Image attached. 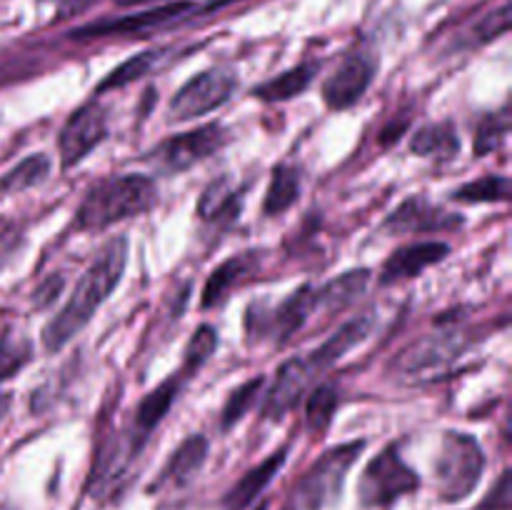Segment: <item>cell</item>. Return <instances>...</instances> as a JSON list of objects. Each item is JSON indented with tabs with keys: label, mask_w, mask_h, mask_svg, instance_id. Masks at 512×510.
<instances>
[{
	"label": "cell",
	"mask_w": 512,
	"mask_h": 510,
	"mask_svg": "<svg viewBox=\"0 0 512 510\" xmlns=\"http://www.w3.org/2000/svg\"><path fill=\"white\" fill-rule=\"evenodd\" d=\"M125 263H128V240L118 235L100 248L93 263L75 283L65 308L43 328V345L48 353L63 350L90 323L100 305L118 288L125 273Z\"/></svg>",
	"instance_id": "cell-1"
},
{
	"label": "cell",
	"mask_w": 512,
	"mask_h": 510,
	"mask_svg": "<svg viewBox=\"0 0 512 510\" xmlns=\"http://www.w3.org/2000/svg\"><path fill=\"white\" fill-rule=\"evenodd\" d=\"M158 200L155 180L148 175H108L93 183L73 218L78 233H100L120 220L148 213Z\"/></svg>",
	"instance_id": "cell-2"
},
{
	"label": "cell",
	"mask_w": 512,
	"mask_h": 510,
	"mask_svg": "<svg viewBox=\"0 0 512 510\" xmlns=\"http://www.w3.org/2000/svg\"><path fill=\"white\" fill-rule=\"evenodd\" d=\"M363 450L365 440H355V443H343L325 450L315 460L313 468L295 483L288 510H325L338 503L340 495H343L345 478H348L350 468H353Z\"/></svg>",
	"instance_id": "cell-3"
},
{
	"label": "cell",
	"mask_w": 512,
	"mask_h": 510,
	"mask_svg": "<svg viewBox=\"0 0 512 510\" xmlns=\"http://www.w3.org/2000/svg\"><path fill=\"white\" fill-rule=\"evenodd\" d=\"M485 470V453L468 433H445L435 460V485L445 503H460L478 488Z\"/></svg>",
	"instance_id": "cell-4"
},
{
	"label": "cell",
	"mask_w": 512,
	"mask_h": 510,
	"mask_svg": "<svg viewBox=\"0 0 512 510\" xmlns=\"http://www.w3.org/2000/svg\"><path fill=\"white\" fill-rule=\"evenodd\" d=\"M420 488V478L403 460L398 445L380 450L358 480V500L368 510H388Z\"/></svg>",
	"instance_id": "cell-5"
},
{
	"label": "cell",
	"mask_w": 512,
	"mask_h": 510,
	"mask_svg": "<svg viewBox=\"0 0 512 510\" xmlns=\"http://www.w3.org/2000/svg\"><path fill=\"white\" fill-rule=\"evenodd\" d=\"M193 15H198V5L190 0H173V3L153 5L140 13L123 15L113 20H98V23L83 25L73 30L70 38L75 40H93V38H113V35H145L153 30L173 28V25L188 23Z\"/></svg>",
	"instance_id": "cell-6"
},
{
	"label": "cell",
	"mask_w": 512,
	"mask_h": 510,
	"mask_svg": "<svg viewBox=\"0 0 512 510\" xmlns=\"http://www.w3.org/2000/svg\"><path fill=\"white\" fill-rule=\"evenodd\" d=\"M238 88V78L228 68H208L190 78L170 100V118L183 123V120L203 118L213 113L220 105L230 100V95Z\"/></svg>",
	"instance_id": "cell-7"
},
{
	"label": "cell",
	"mask_w": 512,
	"mask_h": 510,
	"mask_svg": "<svg viewBox=\"0 0 512 510\" xmlns=\"http://www.w3.org/2000/svg\"><path fill=\"white\" fill-rule=\"evenodd\" d=\"M225 140H228V133H225L223 125H203V128H195L190 133H180L163 140L150 153V160H155L165 173H183V170L203 163L215 150L223 148Z\"/></svg>",
	"instance_id": "cell-8"
},
{
	"label": "cell",
	"mask_w": 512,
	"mask_h": 510,
	"mask_svg": "<svg viewBox=\"0 0 512 510\" xmlns=\"http://www.w3.org/2000/svg\"><path fill=\"white\" fill-rule=\"evenodd\" d=\"M108 135V113L100 103H85L83 108L75 110L63 125L58 138L60 163L63 168L78 165L90 150L98 148Z\"/></svg>",
	"instance_id": "cell-9"
},
{
	"label": "cell",
	"mask_w": 512,
	"mask_h": 510,
	"mask_svg": "<svg viewBox=\"0 0 512 510\" xmlns=\"http://www.w3.org/2000/svg\"><path fill=\"white\" fill-rule=\"evenodd\" d=\"M318 378L320 375L315 373V368L310 365L308 355L285 360V363L278 368V373H275V380L273 385H270V390L265 393L263 418L273 420V423L283 420L285 415L300 403V398L308 393L310 385H313Z\"/></svg>",
	"instance_id": "cell-10"
},
{
	"label": "cell",
	"mask_w": 512,
	"mask_h": 510,
	"mask_svg": "<svg viewBox=\"0 0 512 510\" xmlns=\"http://www.w3.org/2000/svg\"><path fill=\"white\" fill-rule=\"evenodd\" d=\"M375 70H378V63L370 53L345 55L333 75L323 83L325 105L333 110H345L358 103L373 83Z\"/></svg>",
	"instance_id": "cell-11"
},
{
	"label": "cell",
	"mask_w": 512,
	"mask_h": 510,
	"mask_svg": "<svg viewBox=\"0 0 512 510\" xmlns=\"http://www.w3.org/2000/svg\"><path fill=\"white\" fill-rule=\"evenodd\" d=\"M468 345L470 335L460 333V330L430 335V338L418 340V343L410 345L408 350H403L398 363H395V368L405 375L435 373V370L448 368L455 358H460V353H465Z\"/></svg>",
	"instance_id": "cell-12"
},
{
	"label": "cell",
	"mask_w": 512,
	"mask_h": 510,
	"mask_svg": "<svg viewBox=\"0 0 512 510\" xmlns=\"http://www.w3.org/2000/svg\"><path fill=\"white\" fill-rule=\"evenodd\" d=\"M463 225V218L455 213H448L440 205L430 203L423 195H413V198L403 200L393 213L385 218L383 228L393 235H408V233H443V230H453Z\"/></svg>",
	"instance_id": "cell-13"
},
{
	"label": "cell",
	"mask_w": 512,
	"mask_h": 510,
	"mask_svg": "<svg viewBox=\"0 0 512 510\" xmlns=\"http://www.w3.org/2000/svg\"><path fill=\"white\" fill-rule=\"evenodd\" d=\"M185 380H188V375L180 373L178 370V373L170 375V378H165L158 388H153L143 400H140L138 408H135V415H133V425H130V430L125 433L135 448L143 450L148 435L158 428L160 420L168 415V410L173 408V403L178 400Z\"/></svg>",
	"instance_id": "cell-14"
},
{
	"label": "cell",
	"mask_w": 512,
	"mask_h": 510,
	"mask_svg": "<svg viewBox=\"0 0 512 510\" xmlns=\"http://www.w3.org/2000/svg\"><path fill=\"white\" fill-rule=\"evenodd\" d=\"M450 253V245L443 240H423V243H410L398 248L380 270V285H393L400 280L418 278L430 265H438Z\"/></svg>",
	"instance_id": "cell-15"
},
{
	"label": "cell",
	"mask_w": 512,
	"mask_h": 510,
	"mask_svg": "<svg viewBox=\"0 0 512 510\" xmlns=\"http://www.w3.org/2000/svg\"><path fill=\"white\" fill-rule=\"evenodd\" d=\"M315 313H318V308H315V288L313 285H303V288L295 290L290 298H285L283 303L275 305L268 313V323L260 325L255 333L265 330L270 338H275V343L285 345Z\"/></svg>",
	"instance_id": "cell-16"
},
{
	"label": "cell",
	"mask_w": 512,
	"mask_h": 510,
	"mask_svg": "<svg viewBox=\"0 0 512 510\" xmlns=\"http://www.w3.org/2000/svg\"><path fill=\"white\" fill-rule=\"evenodd\" d=\"M375 328V315L373 313H365L358 315V318L348 320V323L340 325L333 335H330L325 343H320L313 353H308L310 365L318 370V375H323L325 370L333 368L345 353H350L353 348H358Z\"/></svg>",
	"instance_id": "cell-17"
},
{
	"label": "cell",
	"mask_w": 512,
	"mask_h": 510,
	"mask_svg": "<svg viewBox=\"0 0 512 510\" xmlns=\"http://www.w3.org/2000/svg\"><path fill=\"white\" fill-rule=\"evenodd\" d=\"M205 458H208V438L200 433L188 435V438L173 450V455L168 458L165 468L160 470L153 488H183V485H188L190 480L198 475Z\"/></svg>",
	"instance_id": "cell-18"
},
{
	"label": "cell",
	"mask_w": 512,
	"mask_h": 510,
	"mask_svg": "<svg viewBox=\"0 0 512 510\" xmlns=\"http://www.w3.org/2000/svg\"><path fill=\"white\" fill-rule=\"evenodd\" d=\"M285 458H288V450L280 448L278 453H273L270 458H265L263 463L255 465L253 470L243 475L233 488L225 493L223 508L225 510H245L255 503V500L263 495V490L273 483L275 475L280 473V468L285 465Z\"/></svg>",
	"instance_id": "cell-19"
},
{
	"label": "cell",
	"mask_w": 512,
	"mask_h": 510,
	"mask_svg": "<svg viewBox=\"0 0 512 510\" xmlns=\"http://www.w3.org/2000/svg\"><path fill=\"white\" fill-rule=\"evenodd\" d=\"M258 270V253H240L220 263L210 273L208 283L203 288V308H215L230 295V290L238 288L245 278Z\"/></svg>",
	"instance_id": "cell-20"
},
{
	"label": "cell",
	"mask_w": 512,
	"mask_h": 510,
	"mask_svg": "<svg viewBox=\"0 0 512 510\" xmlns=\"http://www.w3.org/2000/svg\"><path fill=\"white\" fill-rule=\"evenodd\" d=\"M368 280L370 273L365 268L338 275L335 280L325 283L323 288H315V308H318V313H340L368 288Z\"/></svg>",
	"instance_id": "cell-21"
},
{
	"label": "cell",
	"mask_w": 512,
	"mask_h": 510,
	"mask_svg": "<svg viewBox=\"0 0 512 510\" xmlns=\"http://www.w3.org/2000/svg\"><path fill=\"white\" fill-rule=\"evenodd\" d=\"M410 150L420 158H455L460 150L458 130L450 120L423 125L410 140Z\"/></svg>",
	"instance_id": "cell-22"
},
{
	"label": "cell",
	"mask_w": 512,
	"mask_h": 510,
	"mask_svg": "<svg viewBox=\"0 0 512 510\" xmlns=\"http://www.w3.org/2000/svg\"><path fill=\"white\" fill-rule=\"evenodd\" d=\"M318 70V63H300L295 65V68L280 73L278 78L265 80V83L258 85L253 93L258 95L260 100H268V103H283V100H290L295 98V95L303 93V90H308L313 78L318 75Z\"/></svg>",
	"instance_id": "cell-23"
},
{
	"label": "cell",
	"mask_w": 512,
	"mask_h": 510,
	"mask_svg": "<svg viewBox=\"0 0 512 510\" xmlns=\"http://www.w3.org/2000/svg\"><path fill=\"white\" fill-rule=\"evenodd\" d=\"M50 170H53V160H50L48 155H28V158L20 160L18 165H13V168L0 178V195H18L30 188H38L40 183L48 180Z\"/></svg>",
	"instance_id": "cell-24"
},
{
	"label": "cell",
	"mask_w": 512,
	"mask_h": 510,
	"mask_svg": "<svg viewBox=\"0 0 512 510\" xmlns=\"http://www.w3.org/2000/svg\"><path fill=\"white\" fill-rule=\"evenodd\" d=\"M300 195V173L293 165H278L273 170V178H270L268 193L263 200V213L275 218V215H283L285 210L293 208L295 200Z\"/></svg>",
	"instance_id": "cell-25"
},
{
	"label": "cell",
	"mask_w": 512,
	"mask_h": 510,
	"mask_svg": "<svg viewBox=\"0 0 512 510\" xmlns=\"http://www.w3.org/2000/svg\"><path fill=\"white\" fill-rule=\"evenodd\" d=\"M238 210H240V193L238 190H233L230 180L225 178L210 185L198 203V215L203 220H208V223L235 218Z\"/></svg>",
	"instance_id": "cell-26"
},
{
	"label": "cell",
	"mask_w": 512,
	"mask_h": 510,
	"mask_svg": "<svg viewBox=\"0 0 512 510\" xmlns=\"http://www.w3.org/2000/svg\"><path fill=\"white\" fill-rule=\"evenodd\" d=\"M160 58H163V50H143V53L123 60L118 68L110 70V73L105 75V80L95 88V93L100 95L105 93V90H118V88H125V85L135 83V80H140L143 75H148L150 70H155V65L160 63Z\"/></svg>",
	"instance_id": "cell-27"
},
{
	"label": "cell",
	"mask_w": 512,
	"mask_h": 510,
	"mask_svg": "<svg viewBox=\"0 0 512 510\" xmlns=\"http://www.w3.org/2000/svg\"><path fill=\"white\" fill-rule=\"evenodd\" d=\"M510 178L508 175H485V178L465 183L453 193L455 203L478 205V203H505L510 198Z\"/></svg>",
	"instance_id": "cell-28"
},
{
	"label": "cell",
	"mask_w": 512,
	"mask_h": 510,
	"mask_svg": "<svg viewBox=\"0 0 512 510\" xmlns=\"http://www.w3.org/2000/svg\"><path fill=\"white\" fill-rule=\"evenodd\" d=\"M33 360V345L28 338L15 333L0 335V383L15 378Z\"/></svg>",
	"instance_id": "cell-29"
},
{
	"label": "cell",
	"mask_w": 512,
	"mask_h": 510,
	"mask_svg": "<svg viewBox=\"0 0 512 510\" xmlns=\"http://www.w3.org/2000/svg\"><path fill=\"white\" fill-rule=\"evenodd\" d=\"M263 385H265V378L263 375H258V378L248 380V383H243L240 388H235L233 393H230L228 403H225L223 408V418H220L223 430H230L233 425H238L245 415H248V410L253 408V403L258 400Z\"/></svg>",
	"instance_id": "cell-30"
},
{
	"label": "cell",
	"mask_w": 512,
	"mask_h": 510,
	"mask_svg": "<svg viewBox=\"0 0 512 510\" xmlns=\"http://www.w3.org/2000/svg\"><path fill=\"white\" fill-rule=\"evenodd\" d=\"M338 408V393L330 385H320L308 398V428L315 438L325 433L333 423V413Z\"/></svg>",
	"instance_id": "cell-31"
},
{
	"label": "cell",
	"mask_w": 512,
	"mask_h": 510,
	"mask_svg": "<svg viewBox=\"0 0 512 510\" xmlns=\"http://www.w3.org/2000/svg\"><path fill=\"white\" fill-rule=\"evenodd\" d=\"M215 348H218V333H215V328L213 325H200V328L195 330L193 338H190L188 348H185V358H183V368H180V373H185L188 378L198 373V370L208 363L210 355L215 353Z\"/></svg>",
	"instance_id": "cell-32"
},
{
	"label": "cell",
	"mask_w": 512,
	"mask_h": 510,
	"mask_svg": "<svg viewBox=\"0 0 512 510\" xmlns=\"http://www.w3.org/2000/svg\"><path fill=\"white\" fill-rule=\"evenodd\" d=\"M508 115H485L478 123V135H475V153L485 155L490 150H498L508 135Z\"/></svg>",
	"instance_id": "cell-33"
},
{
	"label": "cell",
	"mask_w": 512,
	"mask_h": 510,
	"mask_svg": "<svg viewBox=\"0 0 512 510\" xmlns=\"http://www.w3.org/2000/svg\"><path fill=\"white\" fill-rule=\"evenodd\" d=\"M510 30V5L500 3L493 13H488L485 18H480L473 25V43L483 45L490 40H498L500 35H505Z\"/></svg>",
	"instance_id": "cell-34"
},
{
	"label": "cell",
	"mask_w": 512,
	"mask_h": 510,
	"mask_svg": "<svg viewBox=\"0 0 512 510\" xmlns=\"http://www.w3.org/2000/svg\"><path fill=\"white\" fill-rule=\"evenodd\" d=\"M20 245H23V233H20L18 225L8 218H0V270L18 253Z\"/></svg>",
	"instance_id": "cell-35"
},
{
	"label": "cell",
	"mask_w": 512,
	"mask_h": 510,
	"mask_svg": "<svg viewBox=\"0 0 512 510\" xmlns=\"http://www.w3.org/2000/svg\"><path fill=\"white\" fill-rule=\"evenodd\" d=\"M478 510H510V473L503 470V475L498 478L495 488L490 490L488 498L480 503Z\"/></svg>",
	"instance_id": "cell-36"
},
{
	"label": "cell",
	"mask_w": 512,
	"mask_h": 510,
	"mask_svg": "<svg viewBox=\"0 0 512 510\" xmlns=\"http://www.w3.org/2000/svg\"><path fill=\"white\" fill-rule=\"evenodd\" d=\"M60 290H63V278H60V275H50V278L40 285L38 293H35V305H38V308H48V305L58 298Z\"/></svg>",
	"instance_id": "cell-37"
},
{
	"label": "cell",
	"mask_w": 512,
	"mask_h": 510,
	"mask_svg": "<svg viewBox=\"0 0 512 510\" xmlns=\"http://www.w3.org/2000/svg\"><path fill=\"white\" fill-rule=\"evenodd\" d=\"M240 3V0H210V3L198 5V15H208V13H218V10L228 8V5Z\"/></svg>",
	"instance_id": "cell-38"
},
{
	"label": "cell",
	"mask_w": 512,
	"mask_h": 510,
	"mask_svg": "<svg viewBox=\"0 0 512 510\" xmlns=\"http://www.w3.org/2000/svg\"><path fill=\"white\" fill-rule=\"evenodd\" d=\"M8 410H10V395L0 393V423H3V418L8 415Z\"/></svg>",
	"instance_id": "cell-39"
},
{
	"label": "cell",
	"mask_w": 512,
	"mask_h": 510,
	"mask_svg": "<svg viewBox=\"0 0 512 510\" xmlns=\"http://www.w3.org/2000/svg\"><path fill=\"white\" fill-rule=\"evenodd\" d=\"M118 5H145V3H160V0H115Z\"/></svg>",
	"instance_id": "cell-40"
},
{
	"label": "cell",
	"mask_w": 512,
	"mask_h": 510,
	"mask_svg": "<svg viewBox=\"0 0 512 510\" xmlns=\"http://www.w3.org/2000/svg\"><path fill=\"white\" fill-rule=\"evenodd\" d=\"M0 510H15V508H13V505H8V503H3V505H0Z\"/></svg>",
	"instance_id": "cell-41"
},
{
	"label": "cell",
	"mask_w": 512,
	"mask_h": 510,
	"mask_svg": "<svg viewBox=\"0 0 512 510\" xmlns=\"http://www.w3.org/2000/svg\"><path fill=\"white\" fill-rule=\"evenodd\" d=\"M160 510H178V508H160Z\"/></svg>",
	"instance_id": "cell-42"
},
{
	"label": "cell",
	"mask_w": 512,
	"mask_h": 510,
	"mask_svg": "<svg viewBox=\"0 0 512 510\" xmlns=\"http://www.w3.org/2000/svg\"><path fill=\"white\" fill-rule=\"evenodd\" d=\"M258 510H265V505H260V508Z\"/></svg>",
	"instance_id": "cell-43"
},
{
	"label": "cell",
	"mask_w": 512,
	"mask_h": 510,
	"mask_svg": "<svg viewBox=\"0 0 512 510\" xmlns=\"http://www.w3.org/2000/svg\"><path fill=\"white\" fill-rule=\"evenodd\" d=\"M58 3H63V0H58Z\"/></svg>",
	"instance_id": "cell-44"
}]
</instances>
